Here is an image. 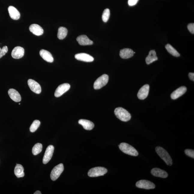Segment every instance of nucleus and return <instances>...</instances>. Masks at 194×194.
<instances>
[{"mask_svg":"<svg viewBox=\"0 0 194 194\" xmlns=\"http://www.w3.org/2000/svg\"><path fill=\"white\" fill-rule=\"evenodd\" d=\"M157 153L168 166H171L173 164L172 159L167 152L161 147L158 146L155 148Z\"/></svg>","mask_w":194,"mask_h":194,"instance_id":"1","label":"nucleus"},{"mask_svg":"<svg viewBox=\"0 0 194 194\" xmlns=\"http://www.w3.org/2000/svg\"><path fill=\"white\" fill-rule=\"evenodd\" d=\"M115 113L118 118L125 122L129 121L131 118V115L128 112L122 108H116L115 110Z\"/></svg>","mask_w":194,"mask_h":194,"instance_id":"2","label":"nucleus"},{"mask_svg":"<svg viewBox=\"0 0 194 194\" xmlns=\"http://www.w3.org/2000/svg\"><path fill=\"white\" fill-rule=\"evenodd\" d=\"M119 146L121 151L127 154L134 157H137L139 155V153L137 150L133 146L127 143H121Z\"/></svg>","mask_w":194,"mask_h":194,"instance_id":"3","label":"nucleus"},{"mask_svg":"<svg viewBox=\"0 0 194 194\" xmlns=\"http://www.w3.org/2000/svg\"><path fill=\"white\" fill-rule=\"evenodd\" d=\"M108 170L102 167H97L91 169L88 173L89 177H95L103 176L107 173Z\"/></svg>","mask_w":194,"mask_h":194,"instance_id":"4","label":"nucleus"},{"mask_svg":"<svg viewBox=\"0 0 194 194\" xmlns=\"http://www.w3.org/2000/svg\"><path fill=\"white\" fill-rule=\"evenodd\" d=\"M108 76L104 74L96 80L94 85V88L95 90L100 89L103 87L106 86L108 82Z\"/></svg>","mask_w":194,"mask_h":194,"instance_id":"5","label":"nucleus"},{"mask_svg":"<svg viewBox=\"0 0 194 194\" xmlns=\"http://www.w3.org/2000/svg\"><path fill=\"white\" fill-rule=\"evenodd\" d=\"M64 169V166L62 163L55 166L52 170L50 174V177L52 180L55 181L58 178Z\"/></svg>","mask_w":194,"mask_h":194,"instance_id":"6","label":"nucleus"},{"mask_svg":"<svg viewBox=\"0 0 194 194\" xmlns=\"http://www.w3.org/2000/svg\"><path fill=\"white\" fill-rule=\"evenodd\" d=\"M136 186L138 188L146 190L153 189L155 187V185L154 183L145 180L138 181L136 184Z\"/></svg>","mask_w":194,"mask_h":194,"instance_id":"7","label":"nucleus"},{"mask_svg":"<svg viewBox=\"0 0 194 194\" xmlns=\"http://www.w3.org/2000/svg\"><path fill=\"white\" fill-rule=\"evenodd\" d=\"M70 85L67 83L60 85L55 90L54 95L56 97H59L67 91L70 88Z\"/></svg>","mask_w":194,"mask_h":194,"instance_id":"8","label":"nucleus"},{"mask_svg":"<svg viewBox=\"0 0 194 194\" xmlns=\"http://www.w3.org/2000/svg\"><path fill=\"white\" fill-rule=\"evenodd\" d=\"M54 147L52 145H50L47 147L43 160V164H47L51 159L54 153Z\"/></svg>","mask_w":194,"mask_h":194,"instance_id":"9","label":"nucleus"},{"mask_svg":"<svg viewBox=\"0 0 194 194\" xmlns=\"http://www.w3.org/2000/svg\"><path fill=\"white\" fill-rule=\"evenodd\" d=\"M28 84L32 91L37 94H40L41 91L40 86L37 82L32 79H29Z\"/></svg>","mask_w":194,"mask_h":194,"instance_id":"10","label":"nucleus"},{"mask_svg":"<svg viewBox=\"0 0 194 194\" xmlns=\"http://www.w3.org/2000/svg\"><path fill=\"white\" fill-rule=\"evenodd\" d=\"M150 90L149 85L146 84L143 86L139 90L137 97L140 100L145 99L148 95Z\"/></svg>","mask_w":194,"mask_h":194,"instance_id":"11","label":"nucleus"},{"mask_svg":"<svg viewBox=\"0 0 194 194\" xmlns=\"http://www.w3.org/2000/svg\"><path fill=\"white\" fill-rule=\"evenodd\" d=\"M25 50L22 47L17 46L12 50L11 55L14 59H19L22 58L24 55Z\"/></svg>","mask_w":194,"mask_h":194,"instance_id":"12","label":"nucleus"},{"mask_svg":"<svg viewBox=\"0 0 194 194\" xmlns=\"http://www.w3.org/2000/svg\"><path fill=\"white\" fill-rule=\"evenodd\" d=\"M75 58L77 60L85 61V62H92L94 61V58L88 54L81 53L76 54Z\"/></svg>","mask_w":194,"mask_h":194,"instance_id":"13","label":"nucleus"},{"mask_svg":"<svg viewBox=\"0 0 194 194\" xmlns=\"http://www.w3.org/2000/svg\"><path fill=\"white\" fill-rule=\"evenodd\" d=\"M187 88L185 86H182L177 88L173 92L171 95V97L172 99L175 100L182 96L186 93L187 91Z\"/></svg>","mask_w":194,"mask_h":194,"instance_id":"14","label":"nucleus"},{"mask_svg":"<svg viewBox=\"0 0 194 194\" xmlns=\"http://www.w3.org/2000/svg\"><path fill=\"white\" fill-rule=\"evenodd\" d=\"M77 41L79 44L83 46L90 45L93 44V42L85 35H81L77 38Z\"/></svg>","mask_w":194,"mask_h":194,"instance_id":"15","label":"nucleus"},{"mask_svg":"<svg viewBox=\"0 0 194 194\" xmlns=\"http://www.w3.org/2000/svg\"><path fill=\"white\" fill-rule=\"evenodd\" d=\"M8 94L10 98L16 102H20L21 100V97L19 92L14 89L11 88L8 90Z\"/></svg>","mask_w":194,"mask_h":194,"instance_id":"16","label":"nucleus"},{"mask_svg":"<svg viewBox=\"0 0 194 194\" xmlns=\"http://www.w3.org/2000/svg\"><path fill=\"white\" fill-rule=\"evenodd\" d=\"M134 54L133 51L131 49L125 48L121 50L119 55L122 58L127 59L133 57Z\"/></svg>","mask_w":194,"mask_h":194,"instance_id":"17","label":"nucleus"},{"mask_svg":"<svg viewBox=\"0 0 194 194\" xmlns=\"http://www.w3.org/2000/svg\"><path fill=\"white\" fill-rule=\"evenodd\" d=\"M40 55L43 60L47 62L52 63L54 61V58L52 54L48 51L41 50L40 52Z\"/></svg>","mask_w":194,"mask_h":194,"instance_id":"18","label":"nucleus"},{"mask_svg":"<svg viewBox=\"0 0 194 194\" xmlns=\"http://www.w3.org/2000/svg\"><path fill=\"white\" fill-rule=\"evenodd\" d=\"M29 30L31 32L37 36H40L43 33V28L37 24H33L30 25Z\"/></svg>","mask_w":194,"mask_h":194,"instance_id":"19","label":"nucleus"},{"mask_svg":"<svg viewBox=\"0 0 194 194\" xmlns=\"http://www.w3.org/2000/svg\"><path fill=\"white\" fill-rule=\"evenodd\" d=\"M8 11L10 18L13 19L18 20L20 17V14L15 7L12 6H9Z\"/></svg>","mask_w":194,"mask_h":194,"instance_id":"20","label":"nucleus"},{"mask_svg":"<svg viewBox=\"0 0 194 194\" xmlns=\"http://www.w3.org/2000/svg\"><path fill=\"white\" fill-rule=\"evenodd\" d=\"M152 175L157 177L166 178L168 176V174L166 171L158 168L152 169L151 171Z\"/></svg>","mask_w":194,"mask_h":194,"instance_id":"21","label":"nucleus"},{"mask_svg":"<svg viewBox=\"0 0 194 194\" xmlns=\"http://www.w3.org/2000/svg\"><path fill=\"white\" fill-rule=\"evenodd\" d=\"M79 123L82 125L85 130H91L94 127V123L88 120H79Z\"/></svg>","mask_w":194,"mask_h":194,"instance_id":"22","label":"nucleus"},{"mask_svg":"<svg viewBox=\"0 0 194 194\" xmlns=\"http://www.w3.org/2000/svg\"><path fill=\"white\" fill-rule=\"evenodd\" d=\"M157 60L158 58L156 52L154 50H151L149 52V54L146 58V62L147 64H150Z\"/></svg>","mask_w":194,"mask_h":194,"instance_id":"23","label":"nucleus"},{"mask_svg":"<svg viewBox=\"0 0 194 194\" xmlns=\"http://www.w3.org/2000/svg\"><path fill=\"white\" fill-rule=\"evenodd\" d=\"M14 173L18 178L23 177L24 176V168L21 165L17 164L14 170Z\"/></svg>","mask_w":194,"mask_h":194,"instance_id":"24","label":"nucleus"},{"mask_svg":"<svg viewBox=\"0 0 194 194\" xmlns=\"http://www.w3.org/2000/svg\"><path fill=\"white\" fill-rule=\"evenodd\" d=\"M68 33L67 29L64 27H61L58 29L57 34L58 38L60 40L64 39Z\"/></svg>","mask_w":194,"mask_h":194,"instance_id":"25","label":"nucleus"},{"mask_svg":"<svg viewBox=\"0 0 194 194\" xmlns=\"http://www.w3.org/2000/svg\"><path fill=\"white\" fill-rule=\"evenodd\" d=\"M166 48L168 52L172 55L175 57H179L180 56V54L171 45L167 44L166 46Z\"/></svg>","mask_w":194,"mask_h":194,"instance_id":"26","label":"nucleus"},{"mask_svg":"<svg viewBox=\"0 0 194 194\" xmlns=\"http://www.w3.org/2000/svg\"><path fill=\"white\" fill-rule=\"evenodd\" d=\"M43 145L40 143H37L32 148V153L34 155H37L42 151Z\"/></svg>","mask_w":194,"mask_h":194,"instance_id":"27","label":"nucleus"},{"mask_svg":"<svg viewBox=\"0 0 194 194\" xmlns=\"http://www.w3.org/2000/svg\"><path fill=\"white\" fill-rule=\"evenodd\" d=\"M40 124V122L39 121L37 120L34 121L30 127V132H35L39 127Z\"/></svg>","mask_w":194,"mask_h":194,"instance_id":"28","label":"nucleus"},{"mask_svg":"<svg viewBox=\"0 0 194 194\" xmlns=\"http://www.w3.org/2000/svg\"><path fill=\"white\" fill-rule=\"evenodd\" d=\"M110 16V11L109 9H105L103 12L102 15V19L104 22H106L109 19Z\"/></svg>","mask_w":194,"mask_h":194,"instance_id":"29","label":"nucleus"},{"mask_svg":"<svg viewBox=\"0 0 194 194\" xmlns=\"http://www.w3.org/2000/svg\"><path fill=\"white\" fill-rule=\"evenodd\" d=\"M8 51V48L7 46H5L3 47V48L0 50V58L5 55Z\"/></svg>","mask_w":194,"mask_h":194,"instance_id":"30","label":"nucleus"},{"mask_svg":"<svg viewBox=\"0 0 194 194\" xmlns=\"http://www.w3.org/2000/svg\"><path fill=\"white\" fill-rule=\"evenodd\" d=\"M185 153L187 155L193 158H194V151L193 150L187 149L185 150Z\"/></svg>","mask_w":194,"mask_h":194,"instance_id":"31","label":"nucleus"},{"mask_svg":"<svg viewBox=\"0 0 194 194\" xmlns=\"http://www.w3.org/2000/svg\"><path fill=\"white\" fill-rule=\"evenodd\" d=\"M188 30L192 34L194 33V23H190L188 25Z\"/></svg>","mask_w":194,"mask_h":194,"instance_id":"32","label":"nucleus"},{"mask_svg":"<svg viewBox=\"0 0 194 194\" xmlns=\"http://www.w3.org/2000/svg\"><path fill=\"white\" fill-rule=\"evenodd\" d=\"M139 0H128V4L130 6H133L137 4Z\"/></svg>","mask_w":194,"mask_h":194,"instance_id":"33","label":"nucleus"},{"mask_svg":"<svg viewBox=\"0 0 194 194\" xmlns=\"http://www.w3.org/2000/svg\"><path fill=\"white\" fill-rule=\"evenodd\" d=\"M189 77L190 79L192 81H194V73H190Z\"/></svg>","mask_w":194,"mask_h":194,"instance_id":"34","label":"nucleus"},{"mask_svg":"<svg viewBox=\"0 0 194 194\" xmlns=\"http://www.w3.org/2000/svg\"><path fill=\"white\" fill-rule=\"evenodd\" d=\"M41 192L39 191H37L35 192V193H34V194H41Z\"/></svg>","mask_w":194,"mask_h":194,"instance_id":"35","label":"nucleus"},{"mask_svg":"<svg viewBox=\"0 0 194 194\" xmlns=\"http://www.w3.org/2000/svg\"><path fill=\"white\" fill-rule=\"evenodd\" d=\"M19 105H20V104H20V103H19Z\"/></svg>","mask_w":194,"mask_h":194,"instance_id":"36","label":"nucleus"},{"mask_svg":"<svg viewBox=\"0 0 194 194\" xmlns=\"http://www.w3.org/2000/svg\"><path fill=\"white\" fill-rule=\"evenodd\" d=\"M1 50V48H0V50Z\"/></svg>","mask_w":194,"mask_h":194,"instance_id":"37","label":"nucleus"}]
</instances>
